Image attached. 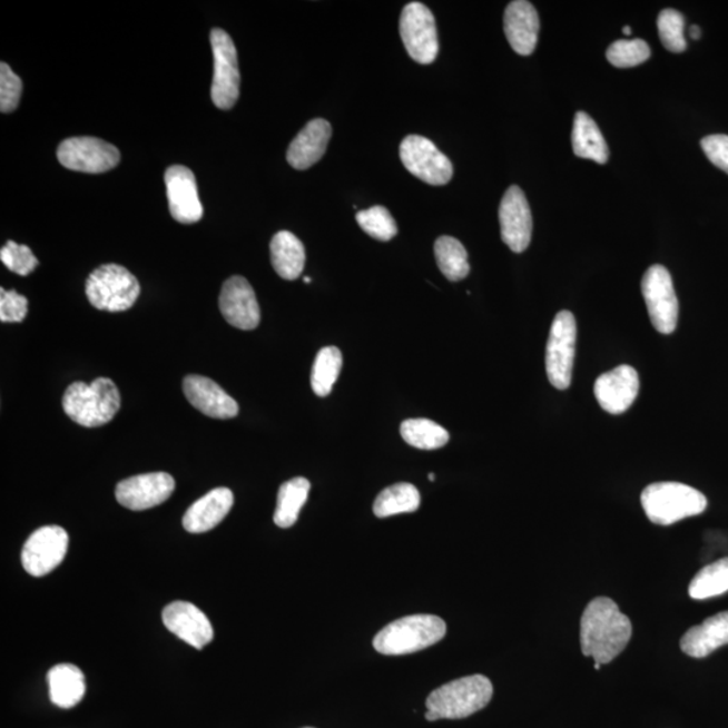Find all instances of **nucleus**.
<instances>
[{
  "instance_id": "nucleus-12",
  "label": "nucleus",
  "mask_w": 728,
  "mask_h": 728,
  "mask_svg": "<svg viewBox=\"0 0 728 728\" xmlns=\"http://www.w3.org/2000/svg\"><path fill=\"white\" fill-rule=\"evenodd\" d=\"M400 157L405 168L421 181L434 187L451 181L452 163L431 139L420 136L406 137L400 146Z\"/></svg>"
},
{
  "instance_id": "nucleus-22",
  "label": "nucleus",
  "mask_w": 728,
  "mask_h": 728,
  "mask_svg": "<svg viewBox=\"0 0 728 728\" xmlns=\"http://www.w3.org/2000/svg\"><path fill=\"white\" fill-rule=\"evenodd\" d=\"M332 137V127L325 119H313L304 127L287 149V163L297 170L309 169L321 161Z\"/></svg>"
},
{
  "instance_id": "nucleus-4",
  "label": "nucleus",
  "mask_w": 728,
  "mask_h": 728,
  "mask_svg": "<svg viewBox=\"0 0 728 728\" xmlns=\"http://www.w3.org/2000/svg\"><path fill=\"white\" fill-rule=\"evenodd\" d=\"M446 624L442 618L417 614L399 619L374 638V648L385 656L416 653L442 641Z\"/></svg>"
},
{
  "instance_id": "nucleus-20",
  "label": "nucleus",
  "mask_w": 728,
  "mask_h": 728,
  "mask_svg": "<svg viewBox=\"0 0 728 728\" xmlns=\"http://www.w3.org/2000/svg\"><path fill=\"white\" fill-rule=\"evenodd\" d=\"M183 391L190 404L210 419L228 420L238 416V402L207 376H185Z\"/></svg>"
},
{
  "instance_id": "nucleus-41",
  "label": "nucleus",
  "mask_w": 728,
  "mask_h": 728,
  "mask_svg": "<svg viewBox=\"0 0 728 728\" xmlns=\"http://www.w3.org/2000/svg\"><path fill=\"white\" fill-rule=\"evenodd\" d=\"M689 35H691L693 40H699V38L701 36V30H700L699 27H696V24H693V27H691V29H689Z\"/></svg>"
},
{
  "instance_id": "nucleus-10",
  "label": "nucleus",
  "mask_w": 728,
  "mask_h": 728,
  "mask_svg": "<svg viewBox=\"0 0 728 728\" xmlns=\"http://www.w3.org/2000/svg\"><path fill=\"white\" fill-rule=\"evenodd\" d=\"M400 33L409 56L419 63H432L439 55L436 21L425 4L412 2L402 10Z\"/></svg>"
},
{
  "instance_id": "nucleus-40",
  "label": "nucleus",
  "mask_w": 728,
  "mask_h": 728,
  "mask_svg": "<svg viewBox=\"0 0 728 728\" xmlns=\"http://www.w3.org/2000/svg\"><path fill=\"white\" fill-rule=\"evenodd\" d=\"M701 149L710 161L728 175V136L715 134L701 140Z\"/></svg>"
},
{
  "instance_id": "nucleus-25",
  "label": "nucleus",
  "mask_w": 728,
  "mask_h": 728,
  "mask_svg": "<svg viewBox=\"0 0 728 728\" xmlns=\"http://www.w3.org/2000/svg\"><path fill=\"white\" fill-rule=\"evenodd\" d=\"M48 685L50 700L63 710L78 706L85 698V673L72 663H60L50 669Z\"/></svg>"
},
{
  "instance_id": "nucleus-39",
  "label": "nucleus",
  "mask_w": 728,
  "mask_h": 728,
  "mask_svg": "<svg viewBox=\"0 0 728 728\" xmlns=\"http://www.w3.org/2000/svg\"><path fill=\"white\" fill-rule=\"evenodd\" d=\"M28 298L16 291L0 289V322L22 323L28 316Z\"/></svg>"
},
{
  "instance_id": "nucleus-17",
  "label": "nucleus",
  "mask_w": 728,
  "mask_h": 728,
  "mask_svg": "<svg viewBox=\"0 0 728 728\" xmlns=\"http://www.w3.org/2000/svg\"><path fill=\"white\" fill-rule=\"evenodd\" d=\"M219 306L228 324L242 331L258 327L260 309L253 286L245 277L228 278L222 287Z\"/></svg>"
},
{
  "instance_id": "nucleus-13",
  "label": "nucleus",
  "mask_w": 728,
  "mask_h": 728,
  "mask_svg": "<svg viewBox=\"0 0 728 728\" xmlns=\"http://www.w3.org/2000/svg\"><path fill=\"white\" fill-rule=\"evenodd\" d=\"M69 545L66 530L43 527L30 535L22 549V565L31 577L41 578L62 563Z\"/></svg>"
},
{
  "instance_id": "nucleus-33",
  "label": "nucleus",
  "mask_w": 728,
  "mask_h": 728,
  "mask_svg": "<svg viewBox=\"0 0 728 728\" xmlns=\"http://www.w3.org/2000/svg\"><path fill=\"white\" fill-rule=\"evenodd\" d=\"M689 597L702 600L728 591V558L702 568L689 584Z\"/></svg>"
},
{
  "instance_id": "nucleus-43",
  "label": "nucleus",
  "mask_w": 728,
  "mask_h": 728,
  "mask_svg": "<svg viewBox=\"0 0 728 728\" xmlns=\"http://www.w3.org/2000/svg\"><path fill=\"white\" fill-rule=\"evenodd\" d=\"M623 33H624L626 36H630V35H631V29H630V27H624V28H623Z\"/></svg>"
},
{
  "instance_id": "nucleus-1",
  "label": "nucleus",
  "mask_w": 728,
  "mask_h": 728,
  "mask_svg": "<svg viewBox=\"0 0 728 728\" xmlns=\"http://www.w3.org/2000/svg\"><path fill=\"white\" fill-rule=\"evenodd\" d=\"M633 626L610 598L599 597L586 607L580 621V645L586 657L609 663L628 647Z\"/></svg>"
},
{
  "instance_id": "nucleus-5",
  "label": "nucleus",
  "mask_w": 728,
  "mask_h": 728,
  "mask_svg": "<svg viewBox=\"0 0 728 728\" xmlns=\"http://www.w3.org/2000/svg\"><path fill=\"white\" fill-rule=\"evenodd\" d=\"M494 688L488 677L474 675L444 685L427 696V710L439 719H463L483 710L493 698Z\"/></svg>"
},
{
  "instance_id": "nucleus-24",
  "label": "nucleus",
  "mask_w": 728,
  "mask_h": 728,
  "mask_svg": "<svg viewBox=\"0 0 728 728\" xmlns=\"http://www.w3.org/2000/svg\"><path fill=\"white\" fill-rule=\"evenodd\" d=\"M728 643V611L706 619L705 622L693 626L681 638L680 647L693 659H705L714 650Z\"/></svg>"
},
{
  "instance_id": "nucleus-37",
  "label": "nucleus",
  "mask_w": 728,
  "mask_h": 728,
  "mask_svg": "<svg viewBox=\"0 0 728 728\" xmlns=\"http://www.w3.org/2000/svg\"><path fill=\"white\" fill-rule=\"evenodd\" d=\"M0 259L8 269L18 276L27 277L35 272L38 259L30 247L9 240L0 250Z\"/></svg>"
},
{
  "instance_id": "nucleus-14",
  "label": "nucleus",
  "mask_w": 728,
  "mask_h": 728,
  "mask_svg": "<svg viewBox=\"0 0 728 728\" xmlns=\"http://www.w3.org/2000/svg\"><path fill=\"white\" fill-rule=\"evenodd\" d=\"M175 488L174 476L166 472H151L125 479L117 485L115 496L121 506L140 512L168 501Z\"/></svg>"
},
{
  "instance_id": "nucleus-38",
  "label": "nucleus",
  "mask_w": 728,
  "mask_h": 728,
  "mask_svg": "<svg viewBox=\"0 0 728 728\" xmlns=\"http://www.w3.org/2000/svg\"><path fill=\"white\" fill-rule=\"evenodd\" d=\"M22 80L19 79L8 63H0V111L10 114L16 111L21 100Z\"/></svg>"
},
{
  "instance_id": "nucleus-18",
  "label": "nucleus",
  "mask_w": 728,
  "mask_h": 728,
  "mask_svg": "<svg viewBox=\"0 0 728 728\" xmlns=\"http://www.w3.org/2000/svg\"><path fill=\"white\" fill-rule=\"evenodd\" d=\"M640 391V378L631 366H619L599 376L593 386V393L600 407L610 414H622L629 411Z\"/></svg>"
},
{
  "instance_id": "nucleus-35",
  "label": "nucleus",
  "mask_w": 728,
  "mask_h": 728,
  "mask_svg": "<svg viewBox=\"0 0 728 728\" xmlns=\"http://www.w3.org/2000/svg\"><path fill=\"white\" fill-rule=\"evenodd\" d=\"M657 27H659L661 42L669 52H685L687 49L686 19L679 11L672 9L661 11L657 19Z\"/></svg>"
},
{
  "instance_id": "nucleus-11",
  "label": "nucleus",
  "mask_w": 728,
  "mask_h": 728,
  "mask_svg": "<svg viewBox=\"0 0 728 728\" xmlns=\"http://www.w3.org/2000/svg\"><path fill=\"white\" fill-rule=\"evenodd\" d=\"M57 158L63 168L96 175L114 169L120 161V153L104 139L75 137L60 144Z\"/></svg>"
},
{
  "instance_id": "nucleus-46",
  "label": "nucleus",
  "mask_w": 728,
  "mask_h": 728,
  "mask_svg": "<svg viewBox=\"0 0 728 728\" xmlns=\"http://www.w3.org/2000/svg\"><path fill=\"white\" fill-rule=\"evenodd\" d=\"M304 728H313V727H304Z\"/></svg>"
},
{
  "instance_id": "nucleus-6",
  "label": "nucleus",
  "mask_w": 728,
  "mask_h": 728,
  "mask_svg": "<svg viewBox=\"0 0 728 728\" xmlns=\"http://www.w3.org/2000/svg\"><path fill=\"white\" fill-rule=\"evenodd\" d=\"M139 293L136 276L126 267L115 264L98 267L89 274L86 283L88 302L99 311H129L137 303Z\"/></svg>"
},
{
  "instance_id": "nucleus-19",
  "label": "nucleus",
  "mask_w": 728,
  "mask_h": 728,
  "mask_svg": "<svg viewBox=\"0 0 728 728\" xmlns=\"http://www.w3.org/2000/svg\"><path fill=\"white\" fill-rule=\"evenodd\" d=\"M166 629L196 649H203L214 640V628L206 614L189 602L170 603L163 611Z\"/></svg>"
},
{
  "instance_id": "nucleus-30",
  "label": "nucleus",
  "mask_w": 728,
  "mask_h": 728,
  "mask_svg": "<svg viewBox=\"0 0 728 728\" xmlns=\"http://www.w3.org/2000/svg\"><path fill=\"white\" fill-rule=\"evenodd\" d=\"M434 255H436L439 269L452 283H458L469 276V254L458 239L452 236H440L434 243Z\"/></svg>"
},
{
  "instance_id": "nucleus-2",
  "label": "nucleus",
  "mask_w": 728,
  "mask_h": 728,
  "mask_svg": "<svg viewBox=\"0 0 728 728\" xmlns=\"http://www.w3.org/2000/svg\"><path fill=\"white\" fill-rule=\"evenodd\" d=\"M63 412L76 424L96 427L110 423L120 407V393L111 380L75 382L62 397Z\"/></svg>"
},
{
  "instance_id": "nucleus-32",
  "label": "nucleus",
  "mask_w": 728,
  "mask_h": 728,
  "mask_svg": "<svg viewBox=\"0 0 728 728\" xmlns=\"http://www.w3.org/2000/svg\"><path fill=\"white\" fill-rule=\"evenodd\" d=\"M343 356L336 347H325L318 351L313 363L311 385L318 397H327L341 375Z\"/></svg>"
},
{
  "instance_id": "nucleus-15",
  "label": "nucleus",
  "mask_w": 728,
  "mask_h": 728,
  "mask_svg": "<svg viewBox=\"0 0 728 728\" xmlns=\"http://www.w3.org/2000/svg\"><path fill=\"white\" fill-rule=\"evenodd\" d=\"M165 184L174 219L183 225L200 222L204 210L194 171L183 165L170 166L165 171Z\"/></svg>"
},
{
  "instance_id": "nucleus-26",
  "label": "nucleus",
  "mask_w": 728,
  "mask_h": 728,
  "mask_svg": "<svg viewBox=\"0 0 728 728\" xmlns=\"http://www.w3.org/2000/svg\"><path fill=\"white\" fill-rule=\"evenodd\" d=\"M272 265L281 278L295 281L305 267V247L295 234L279 232L270 243Z\"/></svg>"
},
{
  "instance_id": "nucleus-9",
  "label": "nucleus",
  "mask_w": 728,
  "mask_h": 728,
  "mask_svg": "<svg viewBox=\"0 0 728 728\" xmlns=\"http://www.w3.org/2000/svg\"><path fill=\"white\" fill-rule=\"evenodd\" d=\"M642 295L653 327L662 335L673 334L679 322V299L666 267L655 265L645 273Z\"/></svg>"
},
{
  "instance_id": "nucleus-36",
  "label": "nucleus",
  "mask_w": 728,
  "mask_h": 728,
  "mask_svg": "<svg viewBox=\"0 0 728 728\" xmlns=\"http://www.w3.org/2000/svg\"><path fill=\"white\" fill-rule=\"evenodd\" d=\"M606 56L611 66L617 68H633L648 61L650 48L642 40H621L610 45Z\"/></svg>"
},
{
  "instance_id": "nucleus-23",
  "label": "nucleus",
  "mask_w": 728,
  "mask_h": 728,
  "mask_svg": "<svg viewBox=\"0 0 728 728\" xmlns=\"http://www.w3.org/2000/svg\"><path fill=\"white\" fill-rule=\"evenodd\" d=\"M234 506L233 491L219 488L209 491L187 510L183 519V527L189 533H206L226 519Z\"/></svg>"
},
{
  "instance_id": "nucleus-29",
  "label": "nucleus",
  "mask_w": 728,
  "mask_h": 728,
  "mask_svg": "<svg viewBox=\"0 0 728 728\" xmlns=\"http://www.w3.org/2000/svg\"><path fill=\"white\" fill-rule=\"evenodd\" d=\"M421 503L419 490L411 483H397L382 491L374 502L378 519L417 512Z\"/></svg>"
},
{
  "instance_id": "nucleus-3",
  "label": "nucleus",
  "mask_w": 728,
  "mask_h": 728,
  "mask_svg": "<svg viewBox=\"0 0 728 728\" xmlns=\"http://www.w3.org/2000/svg\"><path fill=\"white\" fill-rule=\"evenodd\" d=\"M641 503L648 519L656 525L669 527L707 509V498L699 490L676 482H660L642 491Z\"/></svg>"
},
{
  "instance_id": "nucleus-34",
  "label": "nucleus",
  "mask_w": 728,
  "mask_h": 728,
  "mask_svg": "<svg viewBox=\"0 0 728 728\" xmlns=\"http://www.w3.org/2000/svg\"><path fill=\"white\" fill-rule=\"evenodd\" d=\"M357 225L372 238L388 242L397 236L399 228L394 217L385 207L375 206L356 214Z\"/></svg>"
},
{
  "instance_id": "nucleus-45",
  "label": "nucleus",
  "mask_w": 728,
  "mask_h": 728,
  "mask_svg": "<svg viewBox=\"0 0 728 728\" xmlns=\"http://www.w3.org/2000/svg\"><path fill=\"white\" fill-rule=\"evenodd\" d=\"M430 481H431V482L434 481V474H430Z\"/></svg>"
},
{
  "instance_id": "nucleus-31",
  "label": "nucleus",
  "mask_w": 728,
  "mask_h": 728,
  "mask_svg": "<svg viewBox=\"0 0 728 728\" xmlns=\"http://www.w3.org/2000/svg\"><path fill=\"white\" fill-rule=\"evenodd\" d=\"M401 436L417 450L433 451L450 442V433L442 425L426 419L406 420L401 424Z\"/></svg>"
},
{
  "instance_id": "nucleus-27",
  "label": "nucleus",
  "mask_w": 728,
  "mask_h": 728,
  "mask_svg": "<svg viewBox=\"0 0 728 728\" xmlns=\"http://www.w3.org/2000/svg\"><path fill=\"white\" fill-rule=\"evenodd\" d=\"M572 148L579 158L592 159L606 164L609 159V148L602 131L589 114L580 111L573 120Z\"/></svg>"
},
{
  "instance_id": "nucleus-28",
  "label": "nucleus",
  "mask_w": 728,
  "mask_h": 728,
  "mask_svg": "<svg viewBox=\"0 0 728 728\" xmlns=\"http://www.w3.org/2000/svg\"><path fill=\"white\" fill-rule=\"evenodd\" d=\"M309 491L311 483L305 478H295L281 485L274 523L283 529L295 525L299 512L308 500Z\"/></svg>"
},
{
  "instance_id": "nucleus-42",
  "label": "nucleus",
  "mask_w": 728,
  "mask_h": 728,
  "mask_svg": "<svg viewBox=\"0 0 728 728\" xmlns=\"http://www.w3.org/2000/svg\"><path fill=\"white\" fill-rule=\"evenodd\" d=\"M425 719H426L427 721H436V720H439L437 715L434 714V712H432V711H430V710L426 711V714H425Z\"/></svg>"
},
{
  "instance_id": "nucleus-7",
  "label": "nucleus",
  "mask_w": 728,
  "mask_h": 728,
  "mask_svg": "<svg viewBox=\"0 0 728 728\" xmlns=\"http://www.w3.org/2000/svg\"><path fill=\"white\" fill-rule=\"evenodd\" d=\"M577 336V321L572 313L559 312L549 334L545 357L548 380L559 391L571 386Z\"/></svg>"
},
{
  "instance_id": "nucleus-44",
  "label": "nucleus",
  "mask_w": 728,
  "mask_h": 728,
  "mask_svg": "<svg viewBox=\"0 0 728 728\" xmlns=\"http://www.w3.org/2000/svg\"><path fill=\"white\" fill-rule=\"evenodd\" d=\"M304 283H305V284H311V283H312V279H311L309 277H305V278H304Z\"/></svg>"
},
{
  "instance_id": "nucleus-16",
  "label": "nucleus",
  "mask_w": 728,
  "mask_h": 728,
  "mask_svg": "<svg viewBox=\"0 0 728 728\" xmlns=\"http://www.w3.org/2000/svg\"><path fill=\"white\" fill-rule=\"evenodd\" d=\"M502 240L510 250L520 254L532 240L533 219L525 194L520 187H510L500 207Z\"/></svg>"
},
{
  "instance_id": "nucleus-8",
  "label": "nucleus",
  "mask_w": 728,
  "mask_h": 728,
  "mask_svg": "<svg viewBox=\"0 0 728 728\" xmlns=\"http://www.w3.org/2000/svg\"><path fill=\"white\" fill-rule=\"evenodd\" d=\"M210 47L214 53V82L210 96L217 108L232 110L240 92L238 52L233 38L222 29L210 31Z\"/></svg>"
},
{
  "instance_id": "nucleus-21",
  "label": "nucleus",
  "mask_w": 728,
  "mask_h": 728,
  "mask_svg": "<svg viewBox=\"0 0 728 728\" xmlns=\"http://www.w3.org/2000/svg\"><path fill=\"white\" fill-rule=\"evenodd\" d=\"M504 35L515 53L529 56L539 41L540 18L534 6L527 0H515L508 6L503 18Z\"/></svg>"
}]
</instances>
